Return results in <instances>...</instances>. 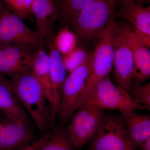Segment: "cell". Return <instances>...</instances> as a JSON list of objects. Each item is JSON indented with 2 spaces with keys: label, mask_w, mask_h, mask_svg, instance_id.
I'll list each match as a JSON object with an SVG mask.
<instances>
[{
  "label": "cell",
  "mask_w": 150,
  "mask_h": 150,
  "mask_svg": "<svg viewBox=\"0 0 150 150\" xmlns=\"http://www.w3.org/2000/svg\"><path fill=\"white\" fill-rule=\"evenodd\" d=\"M48 43L50 64L52 102L50 105V122L54 124L57 116L58 106L61 99L67 71L62 61L61 54L55 48L53 40Z\"/></svg>",
  "instance_id": "cell-12"
},
{
  "label": "cell",
  "mask_w": 150,
  "mask_h": 150,
  "mask_svg": "<svg viewBox=\"0 0 150 150\" xmlns=\"http://www.w3.org/2000/svg\"><path fill=\"white\" fill-rule=\"evenodd\" d=\"M3 126V123L0 122V129H1L2 127Z\"/></svg>",
  "instance_id": "cell-30"
},
{
  "label": "cell",
  "mask_w": 150,
  "mask_h": 150,
  "mask_svg": "<svg viewBox=\"0 0 150 150\" xmlns=\"http://www.w3.org/2000/svg\"><path fill=\"white\" fill-rule=\"evenodd\" d=\"M118 0H93L71 24L77 37L91 39L98 36L112 17Z\"/></svg>",
  "instance_id": "cell-3"
},
{
  "label": "cell",
  "mask_w": 150,
  "mask_h": 150,
  "mask_svg": "<svg viewBox=\"0 0 150 150\" xmlns=\"http://www.w3.org/2000/svg\"><path fill=\"white\" fill-rule=\"evenodd\" d=\"M143 150H150V138L146 140L141 146Z\"/></svg>",
  "instance_id": "cell-26"
},
{
  "label": "cell",
  "mask_w": 150,
  "mask_h": 150,
  "mask_svg": "<svg viewBox=\"0 0 150 150\" xmlns=\"http://www.w3.org/2000/svg\"><path fill=\"white\" fill-rule=\"evenodd\" d=\"M121 118L128 138L135 147H141L150 138L149 115L133 111L122 115Z\"/></svg>",
  "instance_id": "cell-17"
},
{
  "label": "cell",
  "mask_w": 150,
  "mask_h": 150,
  "mask_svg": "<svg viewBox=\"0 0 150 150\" xmlns=\"http://www.w3.org/2000/svg\"><path fill=\"white\" fill-rule=\"evenodd\" d=\"M114 16L98 35V42L91 53L89 74L84 89L76 110L88 101L98 82L109 76L113 67L114 59L113 38L116 27Z\"/></svg>",
  "instance_id": "cell-2"
},
{
  "label": "cell",
  "mask_w": 150,
  "mask_h": 150,
  "mask_svg": "<svg viewBox=\"0 0 150 150\" xmlns=\"http://www.w3.org/2000/svg\"><path fill=\"white\" fill-rule=\"evenodd\" d=\"M35 51L22 45L0 43V74L11 77L31 68Z\"/></svg>",
  "instance_id": "cell-10"
},
{
  "label": "cell",
  "mask_w": 150,
  "mask_h": 150,
  "mask_svg": "<svg viewBox=\"0 0 150 150\" xmlns=\"http://www.w3.org/2000/svg\"><path fill=\"white\" fill-rule=\"evenodd\" d=\"M127 32L134 58V69L133 79L136 83L135 84L140 85L150 78V50L128 24Z\"/></svg>",
  "instance_id": "cell-15"
},
{
  "label": "cell",
  "mask_w": 150,
  "mask_h": 150,
  "mask_svg": "<svg viewBox=\"0 0 150 150\" xmlns=\"http://www.w3.org/2000/svg\"><path fill=\"white\" fill-rule=\"evenodd\" d=\"M32 13L35 17L37 31L44 43L52 40V33L58 17V8L54 0H35Z\"/></svg>",
  "instance_id": "cell-14"
},
{
  "label": "cell",
  "mask_w": 150,
  "mask_h": 150,
  "mask_svg": "<svg viewBox=\"0 0 150 150\" xmlns=\"http://www.w3.org/2000/svg\"><path fill=\"white\" fill-rule=\"evenodd\" d=\"M87 103L103 110H118L122 115L136 110H145L144 106L134 102L129 91L115 86L109 76L98 82Z\"/></svg>",
  "instance_id": "cell-7"
},
{
  "label": "cell",
  "mask_w": 150,
  "mask_h": 150,
  "mask_svg": "<svg viewBox=\"0 0 150 150\" xmlns=\"http://www.w3.org/2000/svg\"><path fill=\"white\" fill-rule=\"evenodd\" d=\"M50 133L47 132L42 136V137L38 139L37 141H35L30 144L22 148L21 149L19 150H36L39 149L44 142L48 139L50 136Z\"/></svg>",
  "instance_id": "cell-25"
},
{
  "label": "cell",
  "mask_w": 150,
  "mask_h": 150,
  "mask_svg": "<svg viewBox=\"0 0 150 150\" xmlns=\"http://www.w3.org/2000/svg\"><path fill=\"white\" fill-rule=\"evenodd\" d=\"M74 148L65 129L60 127L50 133L38 150H73Z\"/></svg>",
  "instance_id": "cell-20"
},
{
  "label": "cell",
  "mask_w": 150,
  "mask_h": 150,
  "mask_svg": "<svg viewBox=\"0 0 150 150\" xmlns=\"http://www.w3.org/2000/svg\"><path fill=\"white\" fill-rule=\"evenodd\" d=\"M118 1H120V2L123 1H133L135 2L139 3V4H143L144 3L146 2H150V0H118Z\"/></svg>",
  "instance_id": "cell-27"
},
{
  "label": "cell",
  "mask_w": 150,
  "mask_h": 150,
  "mask_svg": "<svg viewBox=\"0 0 150 150\" xmlns=\"http://www.w3.org/2000/svg\"><path fill=\"white\" fill-rule=\"evenodd\" d=\"M75 112L65 130L74 147L80 150L94 137L105 116L103 110L89 103Z\"/></svg>",
  "instance_id": "cell-6"
},
{
  "label": "cell",
  "mask_w": 150,
  "mask_h": 150,
  "mask_svg": "<svg viewBox=\"0 0 150 150\" xmlns=\"http://www.w3.org/2000/svg\"><path fill=\"white\" fill-rule=\"evenodd\" d=\"M16 1V0H3V2L5 4L6 6L8 8Z\"/></svg>",
  "instance_id": "cell-28"
},
{
  "label": "cell",
  "mask_w": 150,
  "mask_h": 150,
  "mask_svg": "<svg viewBox=\"0 0 150 150\" xmlns=\"http://www.w3.org/2000/svg\"><path fill=\"white\" fill-rule=\"evenodd\" d=\"M11 78L13 89L20 103L40 133L46 134L51 125L50 104L31 67Z\"/></svg>",
  "instance_id": "cell-1"
},
{
  "label": "cell",
  "mask_w": 150,
  "mask_h": 150,
  "mask_svg": "<svg viewBox=\"0 0 150 150\" xmlns=\"http://www.w3.org/2000/svg\"><path fill=\"white\" fill-rule=\"evenodd\" d=\"M93 0H60L58 17L64 24H71L86 6Z\"/></svg>",
  "instance_id": "cell-19"
},
{
  "label": "cell",
  "mask_w": 150,
  "mask_h": 150,
  "mask_svg": "<svg viewBox=\"0 0 150 150\" xmlns=\"http://www.w3.org/2000/svg\"><path fill=\"white\" fill-rule=\"evenodd\" d=\"M0 43L22 45L34 50L44 44L37 30L30 29L4 5L0 9Z\"/></svg>",
  "instance_id": "cell-4"
},
{
  "label": "cell",
  "mask_w": 150,
  "mask_h": 150,
  "mask_svg": "<svg viewBox=\"0 0 150 150\" xmlns=\"http://www.w3.org/2000/svg\"><path fill=\"white\" fill-rule=\"evenodd\" d=\"M76 35L66 25L60 30L53 40L55 48L62 56L73 51L76 47Z\"/></svg>",
  "instance_id": "cell-21"
},
{
  "label": "cell",
  "mask_w": 150,
  "mask_h": 150,
  "mask_svg": "<svg viewBox=\"0 0 150 150\" xmlns=\"http://www.w3.org/2000/svg\"><path fill=\"white\" fill-rule=\"evenodd\" d=\"M38 150V149H37V150Z\"/></svg>",
  "instance_id": "cell-31"
},
{
  "label": "cell",
  "mask_w": 150,
  "mask_h": 150,
  "mask_svg": "<svg viewBox=\"0 0 150 150\" xmlns=\"http://www.w3.org/2000/svg\"><path fill=\"white\" fill-rule=\"evenodd\" d=\"M3 0H0V9L2 7V6H3Z\"/></svg>",
  "instance_id": "cell-29"
},
{
  "label": "cell",
  "mask_w": 150,
  "mask_h": 150,
  "mask_svg": "<svg viewBox=\"0 0 150 150\" xmlns=\"http://www.w3.org/2000/svg\"><path fill=\"white\" fill-rule=\"evenodd\" d=\"M31 70L44 90L48 101L52 102L50 64L48 54L41 47L34 51Z\"/></svg>",
  "instance_id": "cell-18"
},
{
  "label": "cell",
  "mask_w": 150,
  "mask_h": 150,
  "mask_svg": "<svg viewBox=\"0 0 150 150\" xmlns=\"http://www.w3.org/2000/svg\"><path fill=\"white\" fill-rule=\"evenodd\" d=\"M92 138L90 150H135L121 117L115 115L105 116Z\"/></svg>",
  "instance_id": "cell-9"
},
{
  "label": "cell",
  "mask_w": 150,
  "mask_h": 150,
  "mask_svg": "<svg viewBox=\"0 0 150 150\" xmlns=\"http://www.w3.org/2000/svg\"><path fill=\"white\" fill-rule=\"evenodd\" d=\"M118 12V17L126 19L132 24L134 32L145 45L150 46V6H144L133 1H123Z\"/></svg>",
  "instance_id": "cell-11"
},
{
  "label": "cell",
  "mask_w": 150,
  "mask_h": 150,
  "mask_svg": "<svg viewBox=\"0 0 150 150\" xmlns=\"http://www.w3.org/2000/svg\"><path fill=\"white\" fill-rule=\"evenodd\" d=\"M0 111L8 119L30 125L31 119L20 103L13 89L11 81L0 74Z\"/></svg>",
  "instance_id": "cell-16"
},
{
  "label": "cell",
  "mask_w": 150,
  "mask_h": 150,
  "mask_svg": "<svg viewBox=\"0 0 150 150\" xmlns=\"http://www.w3.org/2000/svg\"><path fill=\"white\" fill-rule=\"evenodd\" d=\"M88 53L82 48H76L69 54L62 56L67 72L70 74L85 61Z\"/></svg>",
  "instance_id": "cell-22"
},
{
  "label": "cell",
  "mask_w": 150,
  "mask_h": 150,
  "mask_svg": "<svg viewBox=\"0 0 150 150\" xmlns=\"http://www.w3.org/2000/svg\"><path fill=\"white\" fill-rule=\"evenodd\" d=\"M35 0H16L8 8L21 18L30 19L32 6Z\"/></svg>",
  "instance_id": "cell-24"
},
{
  "label": "cell",
  "mask_w": 150,
  "mask_h": 150,
  "mask_svg": "<svg viewBox=\"0 0 150 150\" xmlns=\"http://www.w3.org/2000/svg\"><path fill=\"white\" fill-rule=\"evenodd\" d=\"M129 92L134 102L144 107L145 110H150V83L146 84H135L131 86Z\"/></svg>",
  "instance_id": "cell-23"
},
{
  "label": "cell",
  "mask_w": 150,
  "mask_h": 150,
  "mask_svg": "<svg viewBox=\"0 0 150 150\" xmlns=\"http://www.w3.org/2000/svg\"><path fill=\"white\" fill-rule=\"evenodd\" d=\"M127 25H116L113 38V66L117 86L129 91L134 77V63L127 35Z\"/></svg>",
  "instance_id": "cell-8"
},
{
  "label": "cell",
  "mask_w": 150,
  "mask_h": 150,
  "mask_svg": "<svg viewBox=\"0 0 150 150\" xmlns=\"http://www.w3.org/2000/svg\"><path fill=\"white\" fill-rule=\"evenodd\" d=\"M0 129V150H19L32 143L33 134L30 125L8 119Z\"/></svg>",
  "instance_id": "cell-13"
},
{
  "label": "cell",
  "mask_w": 150,
  "mask_h": 150,
  "mask_svg": "<svg viewBox=\"0 0 150 150\" xmlns=\"http://www.w3.org/2000/svg\"><path fill=\"white\" fill-rule=\"evenodd\" d=\"M91 53L85 61L67 76L64 83L57 115L60 127H64L71 119L84 89L90 70Z\"/></svg>",
  "instance_id": "cell-5"
}]
</instances>
